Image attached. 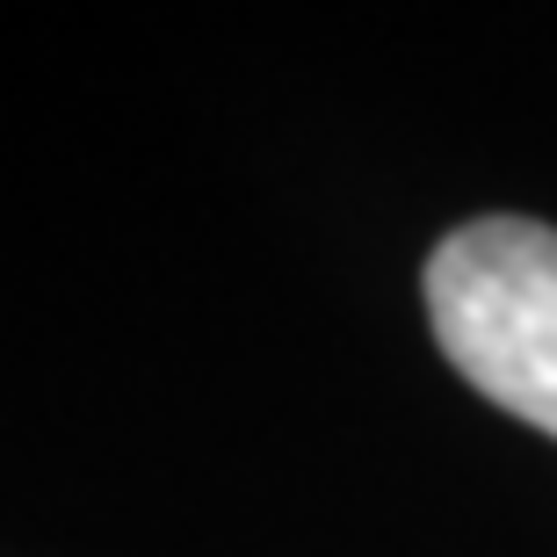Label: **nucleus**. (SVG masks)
Segmentation results:
<instances>
[{"label": "nucleus", "instance_id": "1", "mask_svg": "<svg viewBox=\"0 0 557 557\" xmlns=\"http://www.w3.org/2000/svg\"><path fill=\"white\" fill-rule=\"evenodd\" d=\"M428 319L456 376L499 413L557 434V232L471 218L428 253Z\"/></svg>", "mask_w": 557, "mask_h": 557}]
</instances>
